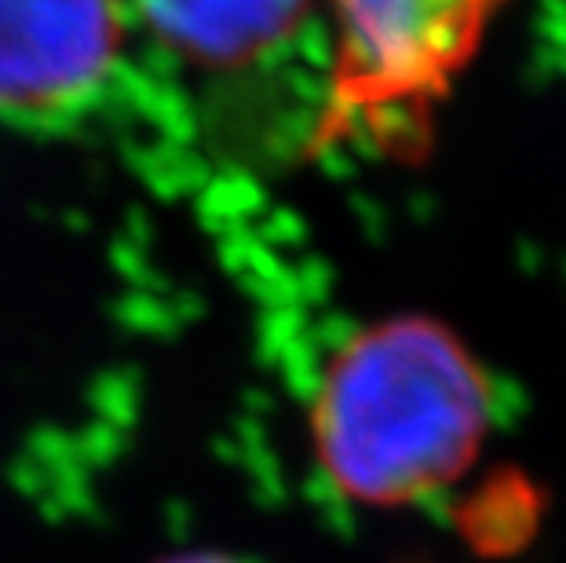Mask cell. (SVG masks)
Segmentation results:
<instances>
[{
    "instance_id": "5b68a950",
    "label": "cell",
    "mask_w": 566,
    "mask_h": 563,
    "mask_svg": "<svg viewBox=\"0 0 566 563\" xmlns=\"http://www.w3.org/2000/svg\"><path fill=\"white\" fill-rule=\"evenodd\" d=\"M168 563H242V560H231V556H220V553H190V556H176Z\"/></svg>"
},
{
    "instance_id": "6da1fadb",
    "label": "cell",
    "mask_w": 566,
    "mask_h": 563,
    "mask_svg": "<svg viewBox=\"0 0 566 563\" xmlns=\"http://www.w3.org/2000/svg\"><path fill=\"white\" fill-rule=\"evenodd\" d=\"M490 428V380L431 319H391L344 344L315 399L325 476L366 505H402L446 487Z\"/></svg>"
},
{
    "instance_id": "7a4b0ae2",
    "label": "cell",
    "mask_w": 566,
    "mask_h": 563,
    "mask_svg": "<svg viewBox=\"0 0 566 563\" xmlns=\"http://www.w3.org/2000/svg\"><path fill=\"white\" fill-rule=\"evenodd\" d=\"M340 59L322 139L366 132L384 147L424 139L431 103L483 41L497 0H333Z\"/></svg>"
},
{
    "instance_id": "277c9868",
    "label": "cell",
    "mask_w": 566,
    "mask_h": 563,
    "mask_svg": "<svg viewBox=\"0 0 566 563\" xmlns=\"http://www.w3.org/2000/svg\"><path fill=\"white\" fill-rule=\"evenodd\" d=\"M143 22L205 70H238L274 52L304 22L311 0H136Z\"/></svg>"
},
{
    "instance_id": "3957f363",
    "label": "cell",
    "mask_w": 566,
    "mask_h": 563,
    "mask_svg": "<svg viewBox=\"0 0 566 563\" xmlns=\"http://www.w3.org/2000/svg\"><path fill=\"white\" fill-rule=\"evenodd\" d=\"M122 0H0V106L52 111L111 70Z\"/></svg>"
}]
</instances>
